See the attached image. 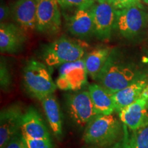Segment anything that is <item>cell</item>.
<instances>
[{"label": "cell", "instance_id": "3", "mask_svg": "<svg viewBox=\"0 0 148 148\" xmlns=\"http://www.w3.org/2000/svg\"><path fill=\"white\" fill-rule=\"evenodd\" d=\"M47 67L39 61L31 60L23 69V82L25 90L40 101L53 94L57 88Z\"/></svg>", "mask_w": 148, "mask_h": 148}, {"label": "cell", "instance_id": "10", "mask_svg": "<svg viewBox=\"0 0 148 148\" xmlns=\"http://www.w3.org/2000/svg\"><path fill=\"white\" fill-rule=\"evenodd\" d=\"M87 74L82 59L64 64L60 66L56 85L62 90H77L86 84Z\"/></svg>", "mask_w": 148, "mask_h": 148}, {"label": "cell", "instance_id": "25", "mask_svg": "<svg viewBox=\"0 0 148 148\" xmlns=\"http://www.w3.org/2000/svg\"><path fill=\"white\" fill-rule=\"evenodd\" d=\"M115 148H132L131 143L130 136L128 132V128L123 125V135L120 141L115 144Z\"/></svg>", "mask_w": 148, "mask_h": 148}, {"label": "cell", "instance_id": "9", "mask_svg": "<svg viewBox=\"0 0 148 148\" xmlns=\"http://www.w3.org/2000/svg\"><path fill=\"white\" fill-rule=\"evenodd\" d=\"M19 104H12L1 110L0 113V148L6 144L21 130L23 116Z\"/></svg>", "mask_w": 148, "mask_h": 148}, {"label": "cell", "instance_id": "1", "mask_svg": "<svg viewBox=\"0 0 148 148\" xmlns=\"http://www.w3.org/2000/svg\"><path fill=\"white\" fill-rule=\"evenodd\" d=\"M123 124L112 114H97L84 129L82 139L86 143L100 148L110 147L120 141Z\"/></svg>", "mask_w": 148, "mask_h": 148}, {"label": "cell", "instance_id": "4", "mask_svg": "<svg viewBox=\"0 0 148 148\" xmlns=\"http://www.w3.org/2000/svg\"><path fill=\"white\" fill-rule=\"evenodd\" d=\"M84 51L77 42L61 36L48 45L42 53V59L48 67H56L82 59Z\"/></svg>", "mask_w": 148, "mask_h": 148}, {"label": "cell", "instance_id": "7", "mask_svg": "<svg viewBox=\"0 0 148 148\" xmlns=\"http://www.w3.org/2000/svg\"><path fill=\"white\" fill-rule=\"evenodd\" d=\"M59 6L56 0H37V31L50 35L60 32L62 21Z\"/></svg>", "mask_w": 148, "mask_h": 148}, {"label": "cell", "instance_id": "26", "mask_svg": "<svg viewBox=\"0 0 148 148\" xmlns=\"http://www.w3.org/2000/svg\"><path fill=\"white\" fill-rule=\"evenodd\" d=\"M138 3H140V0H116L113 6L116 10H120Z\"/></svg>", "mask_w": 148, "mask_h": 148}, {"label": "cell", "instance_id": "5", "mask_svg": "<svg viewBox=\"0 0 148 148\" xmlns=\"http://www.w3.org/2000/svg\"><path fill=\"white\" fill-rule=\"evenodd\" d=\"M147 14L141 3L116 10L114 29L126 38H134L145 27Z\"/></svg>", "mask_w": 148, "mask_h": 148}, {"label": "cell", "instance_id": "11", "mask_svg": "<svg viewBox=\"0 0 148 148\" xmlns=\"http://www.w3.org/2000/svg\"><path fill=\"white\" fill-rule=\"evenodd\" d=\"M120 121L132 131L148 125V103L141 95L119 112Z\"/></svg>", "mask_w": 148, "mask_h": 148}, {"label": "cell", "instance_id": "15", "mask_svg": "<svg viewBox=\"0 0 148 148\" xmlns=\"http://www.w3.org/2000/svg\"><path fill=\"white\" fill-rule=\"evenodd\" d=\"M20 130L24 138L30 139L51 138L43 119L38 111L32 107L24 112Z\"/></svg>", "mask_w": 148, "mask_h": 148}, {"label": "cell", "instance_id": "17", "mask_svg": "<svg viewBox=\"0 0 148 148\" xmlns=\"http://www.w3.org/2000/svg\"><path fill=\"white\" fill-rule=\"evenodd\" d=\"M40 101L53 134L57 138H60L62 134V120L60 105L56 97L51 94L44 97Z\"/></svg>", "mask_w": 148, "mask_h": 148}, {"label": "cell", "instance_id": "20", "mask_svg": "<svg viewBox=\"0 0 148 148\" xmlns=\"http://www.w3.org/2000/svg\"><path fill=\"white\" fill-rule=\"evenodd\" d=\"M130 139L132 148H148V125L133 131Z\"/></svg>", "mask_w": 148, "mask_h": 148}, {"label": "cell", "instance_id": "28", "mask_svg": "<svg viewBox=\"0 0 148 148\" xmlns=\"http://www.w3.org/2000/svg\"><path fill=\"white\" fill-rule=\"evenodd\" d=\"M95 1H97V3H107L113 5L116 0H95Z\"/></svg>", "mask_w": 148, "mask_h": 148}, {"label": "cell", "instance_id": "27", "mask_svg": "<svg viewBox=\"0 0 148 148\" xmlns=\"http://www.w3.org/2000/svg\"><path fill=\"white\" fill-rule=\"evenodd\" d=\"M10 15H11L10 8H9L4 3H1V6H0V21L1 23H3V21L7 19Z\"/></svg>", "mask_w": 148, "mask_h": 148}, {"label": "cell", "instance_id": "13", "mask_svg": "<svg viewBox=\"0 0 148 148\" xmlns=\"http://www.w3.org/2000/svg\"><path fill=\"white\" fill-rule=\"evenodd\" d=\"M10 10L12 19L24 30L36 28L37 0H17Z\"/></svg>", "mask_w": 148, "mask_h": 148}, {"label": "cell", "instance_id": "22", "mask_svg": "<svg viewBox=\"0 0 148 148\" xmlns=\"http://www.w3.org/2000/svg\"><path fill=\"white\" fill-rule=\"evenodd\" d=\"M0 84L3 90H8L12 84V78L7 64L2 59L0 65Z\"/></svg>", "mask_w": 148, "mask_h": 148}, {"label": "cell", "instance_id": "18", "mask_svg": "<svg viewBox=\"0 0 148 148\" xmlns=\"http://www.w3.org/2000/svg\"><path fill=\"white\" fill-rule=\"evenodd\" d=\"M147 83L145 78L141 79L112 94L115 104V111L119 113L122 109L137 100Z\"/></svg>", "mask_w": 148, "mask_h": 148}, {"label": "cell", "instance_id": "24", "mask_svg": "<svg viewBox=\"0 0 148 148\" xmlns=\"http://www.w3.org/2000/svg\"><path fill=\"white\" fill-rule=\"evenodd\" d=\"M4 148H27V147L22 134L18 133L6 144Z\"/></svg>", "mask_w": 148, "mask_h": 148}, {"label": "cell", "instance_id": "21", "mask_svg": "<svg viewBox=\"0 0 148 148\" xmlns=\"http://www.w3.org/2000/svg\"><path fill=\"white\" fill-rule=\"evenodd\" d=\"M62 9L90 8L95 4V0H56Z\"/></svg>", "mask_w": 148, "mask_h": 148}, {"label": "cell", "instance_id": "2", "mask_svg": "<svg viewBox=\"0 0 148 148\" xmlns=\"http://www.w3.org/2000/svg\"><path fill=\"white\" fill-rule=\"evenodd\" d=\"M143 78L145 77L134 66L121 62L117 55L112 50L106 63L98 75L97 82L114 94Z\"/></svg>", "mask_w": 148, "mask_h": 148}, {"label": "cell", "instance_id": "23", "mask_svg": "<svg viewBox=\"0 0 148 148\" xmlns=\"http://www.w3.org/2000/svg\"><path fill=\"white\" fill-rule=\"evenodd\" d=\"M27 148H53L51 138L46 139H30L24 138Z\"/></svg>", "mask_w": 148, "mask_h": 148}, {"label": "cell", "instance_id": "19", "mask_svg": "<svg viewBox=\"0 0 148 148\" xmlns=\"http://www.w3.org/2000/svg\"><path fill=\"white\" fill-rule=\"evenodd\" d=\"M112 49L109 47H99L90 51L84 59L88 75L94 80H97L105 64L110 56Z\"/></svg>", "mask_w": 148, "mask_h": 148}, {"label": "cell", "instance_id": "29", "mask_svg": "<svg viewBox=\"0 0 148 148\" xmlns=\"http://www.w3.org/2000/svg\"><path fill=\"white\" fill-rule=\"evenodd\" d=\"M88 148H100V147H88ZM107 148H115V145H114L113 146L110 147H107Z\"/></svg>", "mask_w": 148, "mask_h": 148}, {"label": "cell", "instance_id": "6", "mask_svg": "<svg viewBox=\"0 0 148 148\" xmlns=\"http://www.w3.org/2000/svg\"><path fill=\"white\" fill-rule=\"evenodd\" d=\"M66 105L72 121L79 127H86L97 115L88 90H82L66 95Z\"/></svg>", "mask_w": 148, "mask_h": 148}, {"label": "cell", "instance_id": "16", "mask_svg": "<svg viewBox=\"0 0 148 148\" xmlns=\"http://www.w3.org/2000/svg\"><path fill=\"white\" fill-rule=\"evenodd\" d=\"M88 90L98 114H112L115 110L113 95L99 84L88 86Z\"/></svg>", "mask_w": 148, "mask_h": 148}, {"label": "cell", "instance_id": "8", "mask_svg": "<svg viewBox=\"0 0 148 148\" xmlns=\"http://www.w3.org/2000/svg\"><path fill=\"white\" fill-rule=\"evenodd\" d=\"M94 25V35L98 39H110L114 27L116 9L107 3H95L90 8Z\"/></svg>", "mask_w": 148, "mask_h": 148}, {"label": "cell", "instance_id": "14", "mask_svg": "<svg viewBox=\"0 0 148 148\" xmlns=\"http://www.w3.org/2000/svg\"><path fill=\"white\" fill-rule=\"evenodd\" d=\"M66 26L72 35L79 38L91 36L94 25L90 8H77L73 14L66 16Z\"/></svg>", "mask_w": 148, "mask_h": 148}, {"label": "cell", "instance_id": "12", "mask_svg": "<svg viewBox=\"0 0 148 148\" xmlns=\"http://www.w3.org/2000/svg\"><path fill=\"white\" fill-rule=\"evenodd\" d=\"M26 39L25 30L16 24H0V50L1 53L18 52L22 49Z\"/></svg>", "mask_w": 148, "mask_h": 148}, {"label": "cell", "instance_id": "30", "mask_svg": "<svg viewBox=\"0 0 148 148\" xmlns=\"http://www.w3.org/2000/svg\"><path fill=\"white\" fill-rule=\"evenodd\" d=\"M142 1H143L144 3H147V4H148V0H142Z\"/></svg>", "mask_w": 148, "mask_h": 148}]
</instances>
